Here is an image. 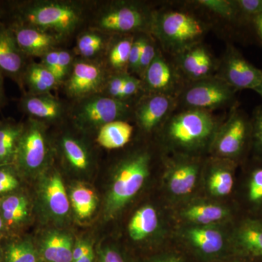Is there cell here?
Segmentation results:
<instances>
[{"mask_svg": "<svg viewBox=\"0 0 262 262\" xmlns=\"http://www.w3.org/2000/svg\"><path fill=\"white\" fill-rule=\"evenodd\" d=\"M74 245L70 233L53 229L42 234L37 248L43 262H72Z\"/></svg>", "mask_w": 262, "mask_h": 262, "instance_id": "44dd1931", "label": "cell"}, {"mask_svg": "<svg viewBox=\"0 0 262 262\" xmlns=\"http://www.w3.org/2000/svg\"><path fill=\"white\" fill-rule=\"evenodd\" d=\"M39 262H43V261H41V260H40V261H39Z\"/></svg>", "mask_w": 262, "mask_h": 262, "instance_id": "6f0895ef", "label": "cell"}, {"mask_svg": "<svg viewBox=\"0 0 262 262\" xmlns=\"http://www.w3.org/2000/svg\"><path fill=\"white\" fill-rule=\"evenodd\" d=\"M248 198L253 203L262 202V168L253 172L248 185Z\"/></svg>", "mask_w": 262, "mask_h": 262, "instance_id": "b9f144b4", "label": "cell"}, {"mask_svg": "<svg viewBox=\"0 0 262 262\" xmlns=\"http://www.w3.org/2000/svg\"><path fill=\"white\" fill-rule=\"evenodd\" d=\"M254 91H256L257 94H259L262 98V81L261 84H260L259 85H258V87L254 90Z\"/></svg>", "mask_w": 262, "mask_h": 262, "instance_id": "11a10c76", "label": "cell"}, {"mask_svg": "<svg viewBox=\"0 0 262 262\" xmlns=\"http://www.w3.org/2000/svg\"><path fill=\"white\" fill-rule=\"evenodd\" d=\"M129 74H111L108 77L102 94L110 97L120 100V94Z\"/></svg>", "mask_w": 262, "mask_h": 262, "instance_id": "ab89813d", "label": "cell"}, {"mask_svg": "<svg viewBox=\"0 0 262 262\" xmlns=\"http://www.w3.org/2000/svg\"><path fill=\"white\" fill-rule=\"evenodd\" d=\"M220 127L218 118L211 112L184 110L168 117L164 136L173 147L195 151L212 144Z\"/></svg>", "mask_w": 262, "mask_h": 262, "instance_id": "277c9868", "label": "cell"}, {"mask_svg": "<svg viewBox=\"0 0 262 262\" xmlns=\"http://www.w3.org/2000/svg\"><path fill=\"white\" fill-rule=\"evenodd\" d=\"M96 255L94 250L88 253L83 257L79 258L75 261L72 262H96Z\"/></svg>", "mask_w": 262, "mask_h": 262, "instance_id": "f907efd6", "label": "cell"}, {"mask_svg": "<svg viewBox=\"0 0 262 262\" xmlns=\"http://www.w3.org/2000/svg\"><path fill=\"white\" fill-rule=\"evenodd\" d=\"M134 127L125 120H117L103 125L98 129L96 141L107 149H117L128 144Z\"/></svg>", "mask_w": 262, "mask_h": 262, "instance_id": "83f0119b", "label": "cell"}, {"mask_svg": "<svg viewBox=\"0 0 262 262\" xmlns=\"http://www.w3.org/2000/svg\"><path fill=\"white\" fill-rule=\"evenodd\" d=\"M255 260L249 259V258H244V257H239V256H237V257H234L232 258V259H227L225 260V261L222 262H256Z\"/></svg>", "mask_w": 262, "mask_h": 262, "instance_id": "f5cc1de1", "label": "cell"}, {"mask_svg": "<svg viewBox=\"0 0 262 262\" xmlns=\"http://www.w3.org/2000/svg\"><path fill=\"white\" fill-rule=\"evenodd\" d=\"M5 231H7L6 227H5L4 221L0 215V234L5 232Z\"/></svg>", "mask_w": 262, "mask_h": 262, "instance_id": "db71d44e", "label": "cell"}, {"mask_svg": "<svg viewBox=\"0 0 262 262\" xmlns=\"http://www.w3.org/2000/svg\"><path fill=\"white\" fill-rule=\"evenodd\" d=\"M233 185V176L228 168L218 165L211 170L208 186L212 194L217 196L228 195L232 192Z\"/></svg>", "mask_w": 262, "mask_h": 262, "instance_id": "836d02e7", "label": "cell"}, {"mask_svg": "<svg viewBox=\"0 0 262 262\" xmlns=\"http://www.w3.org/2000/svg\"><path fill=\"white\" fill-rule=\"evenodd\" d=\"M24 122L0 120V167L13 165Z\"/></svg>", "mask_w": 262, "mask_h": 262, "instance_id": "4316f807", "label": "cell"}, {"mask_svg": "<svg viewBox=\"0 0 262 262\" xmlns=\"http://www.w3.org/2000/svg\"><path fill=\"white\" fill-rule=\"evenodd\" d=\"M250 127L245 114L233 106L212 142L215 154L227 159L239 156L244 149Z\"/></svg>", "mask_w": 262, "mask_h": 262, "instance_id": "4fadbf2b", "label": "cell"}, {"mask_svg": "<svg viewBox=\"0 0 262 262\" xmlns=\"http://www.w3.org/2000/svg\"><path fill=\"white\" fill-rule=\"evenodd\" d=\"M70 111L75 127L82 132L98 130L117 120H125L134 110L130 101H120L103 94L93 95L75 101Z\"/></svg>", "mask_w": 262, "mask_h": 262, "instance_id": "52a82bcc", "label": "cell"}, {"mask_svg": "<svg viewBox=\"0 0 262 262\" xmlns=\"http://www.w3.org/2000/svg\"><path fill=\"white\" fill-rule=\"evenodd\" d=\"M177 103V98L171 96L146 94L136 103L133 114L141 130L149 133L166 122Z\"/></svg>", "mask_w": 262, "mask_h": 262, "instance_id": "5bb4252c", "label": "cell"}, {"mask_svg": "<svg viewBox=\"0 0 262 262\" xmlns=\"http://www.w3.org/2000/svg\"><path fill=\"white\" fill-rule=\"evenodd\" d=\"M158 213L152 206L142 207L134 213L129 223L130 238L136 242L146 239L158 228Z\"/></svg>", "mask_w": 262, "mask_h": 262, "instance_id": "f546056e", "label": "cell"}, {"mask_svg": "<svg viewBox=\"0 0 262 262\" xmlns=\"http://www.w3.org/2000/svg\"><path fill=\"white\" fill-rule=\"evenodd\" d=\"M3 249L2 248L1 244H0V262L3 261Z\"/></svg>", "mask_w": 262, "mask_h": 262, "instance_id": "9f6ffc18", "label": "cell"}, {"mask_svg": "<svg viewBox=\"0 0 262 262\" xmlns=\"http://www.w3.org/2000/svg\"><path fill=\"white\" fill-rule=\"evenodd\" d=\"M143 91L142 81L140 78L129 74L126 82L120 96V101H130L131 98Z\"/></svg>", "mask_w": 262, "mask_h": 262, "instance_id": "7bdbcfd3", "label": "cell"}, {"mask_svg": "<svg viewBox=\"0 0 262 262\" xmlns=\"http://www.w3.org/2000/svg\"><path fill=\"white\" fill-rule=\"evenodd\" d=\"M215 76L236 91H254L261 84L262 70L251 64L234 46H228Z\"/></svg>", "mask_w": 262, "mask_h": 262, "instance_id": "8fae6325", "label": "cell"}, {"mask_svg": "<svg viewBox=\"0 0 262 262\" xmlns=\"http://www.w3.org/2000/svg\"><path fill=\"white\" fill-rule=\"evenodd\" d=\"M54 149L47 124L29 117L24 122L13 166L20 178H38L51 166Z\"/></svg>", "mask_w": 262, "mask_h": 262, "instance_id": "8992f818", "label": "cell"}, {"mask_svg": "<svg viewBox=\"0 0 262 262\" xmlns=\"http://www.w3.org/2000/svg\"><path fill=\"white\" fill-rule=\"evenodd\" d=\"M75 59V56L72 52L61 48L58 49V71L56 77L61 86H63V83L68 79Z\"/></svg>", "mask_w": 262, "mask_h": 262, "instance_id": "8d00e7d4", "label": "cell"}, {"mask_svg": "<svg viewBox=\"0 0 262 262\" xmlns=\"http://www.w3.org/2000/svg\"><path fill=\"white\" fill-rule=\"evenodd\" d=\"M19 104L22 112L29 117L46 124L61 122L67 114L63 101L51 94H31L25 92Z\"/></svg>", "mask_w": 262, "mask_h": 262, "instance_id": "d6986e66", "label": "cell"}, {"mask_svg": "<svg viewBox=\"0 0 262 262\" xmlns=\"http://www.w3.org/2000/svg\"><path fill=\"white\" fill-rule=\"evenodd\" d=\"M146 34H136L134 42H133L130 57H129L128 73L130 75H132V74H136L137 75L139 61H140Z\"/></svg>", "mask_w": 262, "mask_h": 262, "instance_id": "60d3db41", "label": "cell"}, {"mask_svg": "<svg viewBox=\"0 0 262 262\" xmlns=\"http://www.w3.org/2000/svg\"><path fill=\"white\" fill-rule=\"evenodd\" d=\"M224 207L211 203H201L189 206L183 213L184 218L198 225L206 226L220 222L227 216Z\"/></svg>", "mask_w": 262, "mask_h": 262, "instance_id": "d6a6232c", "label": "cell"}, {"mask_svg": "<svg viewBox=\"0 0 262 262\" xmlns=\"http://www.w3.org/2000/svg\"><path fill=\"white\" fill-rule=\"evenodd\" d=\"M146 262H189L185 256L177 253H165L156 255Z\"/></svg>", "mask_w": 262, "mask_h": 262, "instance_id": "7dc6e473", "label": "cell"}, {"mask_svg": "<svg viewBox=\"0 0 262 262\" xmlns=\"http://www.w3.org/2000/svg\"><path fill=\"white\" fill-rule=\"evenodd\" d=\"M7 98L4 87V76L0 72V110L6 104Z\"/></svg>", "mask_w": 262, "mask_h": 262, "instance_id": "681fc988", "label": "cell"}, {"mask_svg": "<svg viewBox=\"0 0 262 262\" xmlns=\"http://www.w3.org/2000/svg\"><path fill=\"white\" fill-rule=\"evenodd\" d=\"M110 75L103 61L77 57L68 79L63 84L66 94L77 101L102 94Z\"/></svg>", "mask_w": 262, "mask_h": 262, "instance_id": "30bf717a", "label": "cell"}, {"mask_svg": "<svg viewBox=\"0 0 262 262\" xmlns=\"http://www.w3.org/2000/svg\"><path fill=\"white\" fill-rule=\"evenodd\" d=\"M150 160L147 151H138L117 165L103 206L106 220L116 217L141 190L149 177Z\"/></svg>", "mask_w": 262, "mask_h": 262, "instance_id": "3957f363", "label": "cell"}, {"mask_svg": "<svg viewBox=\"0 0 262 262\" xmlns=\"http://www.w3.org/2000/svg\"><path fill=\"white\" fill-rule=\"evenodd\" d=\"M19 48L27 58H42L63 42L55 34L32 26L8 23Z\"/></svg>", "mask_w": 262, "mask_h": 262, "instance_id": "e0dca14e", "label": "cell"}, {"mask_svg": "<svg viewBox=\"0 0 262 262\" xmlns=\"http://www.w3.org/2000/svg\"><path fill=\"white\" fill-rule=\"evenodd\" d=\"M96 255V262H127L118 250L110 246L100 248Z\"/></svg>", "mask_w": 262, "mask_h": 262, "instance_id": "ee69618b", "label": "cell"}, {"mask_svg": "<svg viewBox=\"0 0 262 262\" xmlns=\"http://www.w3.org/2000/svg\"><path fill=\"white\" fill-rule=\"evenodd\" d=\"M241 20H251L262 14V0H236Z\"/></svg>", "mask_w": 262, "mask_h": 262, "instance_id": "f35d334b", "label": "cell"}, {"mask_svg": "<svg viewBox=\"0 0 262 262\" xmlns=\"http://www.w3.org/2000/svg\"><path fill=\"white\" fill-rule=\"evenodd\" d=\"M235 254L249 259H262V224L248 220L239 227L236 234Z\"/></svg>", "mask_w": 262, "mask_h": 262, "instance_id": "7402d4cb", "label": "cell"}, {"mask_svg": "<svg viewBox=\"0 0 262 262\" xmlns=\"http://www.w3.org/2000/svg\"><path fill=\"white\" fill-rule=\"evenodd\" d=\"M253 137L258 149L262 153V108H256L253 114L252 123Z\"/></svg>", "mask_w": 262, "mask_h": 262, "instance_id": "f6af8a7d", "label": "cell"}, {"mask_svg": "<svg viewBox=\"0 0 262 262\" xmlns=\"http://www.w3.org/2000/svg\"><path fill=\"white\" fill-rule=\"evenodd\" d=\"M38 178V211L46 222L63 225L70 218L71 205L61 173L51 166Z\"/></svg>", "mask_w": 262, "mask_h": 262, "instance_id": "9c48e42d", "label": "cell"}, {"mask_svg": "<svg viewBox=\"0 0 262 262\" xmlns=\"http://www.w3.org/2000/svg\"><path fill=\"white\" fill-rule=\"evenodd\" d=\"M194 3L224 20L233 22L239 20L236 0H198Z\"/></svg>", "mask_w": 262, "mask_h": 262, "instance_id": "e575fe53", "label": "cell"}, {"mask_svg": "<svg viewBox=\"0 0 262 262\" xmlns=\"http://www.w3.org/2000/svg\"><path fill=\"white\" fill-rule=\"evenodd\" d=\"M158 49L155 45V41L149 34H146L143 46L142 53L139 61V69H138L137 75L139 78H142L148 67L151 64L156 56Z\"/></svg>", "mask_w": 262, "mask_h": 262, "instance_id": "74e56055", "label": "cell"}, {"mask_svg": "<svg viewBox=\"0 0 262 262\" xmlns=\"http://www.w3.org/2000/svg\"><path fill=\"white\" fill-rule=\"evenodd\" d=\"M28 63V58L19 48L10 26L0 24V72L24 91L22 80Z\"/></svg>", "mask_w": 262, "mask_h": 262, "instance_id": "2e32d148", "label": "cell"}, {"mask_svg": "<svg viewBox=\"0 0 262 262\" xmlns=\"http://www.w3.org/2000/svg\"><path fill=\"white\" fill-rule=\"evenodd\" d=\"M93 250H94V248L89 241H86V239H79L74 245L72 261L83 257Z\"/></svg>", "mask_w": 262, "mask_h": 262, "instance_id": "bcb514c9", "label": "cell"}, {"mask_svg": "<svg viewBox=\"0 0 262 262\" xmlns=\"http://www.w3.org/2000/svg\"><path fill=\"white\" fill-rule=\"evenodd\" d=\"M70 205L79 220H86L91 216L97 207L96 193L91 188L82 184H77L71 189Z\"/></svg>", "mask_w": 262, "mask_h": 262, "instance_id": "4dcf8cb0", "label": "cell"}, {"mask_svg": "<svg viewBox=\"0 0 262 262\" xmlns=\"http://www.w3.org/2000/svg\"><path fill=\"white\" fill-rule=\"evenodd\" d=\"M136 35L112 36L103 62L110 74H129V57Z\"/></svg>", "mask_w": 262, "mask_h": 262, "instance_id": "cb8c5ba5", "label": "cell"}, {"mask_svg": "<svg viewBox=\"0 0 262 262\" xmlns=\"http://www.w3.org/2000/svg\"><path fill=\"white\" fill-rule=\"evenodd\" d=\"M20 178L13 165L0 167V198L17 192Z\"/></svg>", "mask_w": 262, "mask_h": 262, "instance_id": "d590c367", "label": "cell"}, {"mask_svg": "<svg viewBox=\"0 0 262 262\" xmlns=\"http://www.w3.org/2000/svg\"><path fill=\"white\" fill-rule=\"evenodd\" d=\"M207 31V24L193 13L166 10L154 11L149 34L164 51L177 56L201 43Z\"/></svg>", "mask_w": 262, "mask_h": 262, "instance_id": "7a4b0ae2", "label": "cell"}, {"mask_svg": "<svg viewBox=\"0 0 262 262\" xmlns=\"http://www.w3.org/2000/svg\"><path fill=\"white\" fill-rule=\"evenodd\" d=\"M175 58L176 67L188 82L213 77L218 70L219 61L203 42L192 46Z\"/></svg>", "mask_w": 262, "mask_h": 262, "instance_id": "9a60e30c", "label": "cell"}, {"mask_svg": "<svg viewBox=\"0 0 262 262\" xmlns=\"http://www.w3.org/2000/svg\"><path fill=\"white\" fill-rule=\"evenodd\" d=\"M3 249L2 262H39L37 246L30 238H20L10 241Z\"/></svg>", "mask_w": 262, "mask_h": 262, "instance_id": "1f68e13d", "label": "cell"}, {"mask_svg": "<svg viewBox=\"0 0 262 262\" xmlns=\"http://www.w3.org/2000/svg\"><path fill=\"white\" fill-rule=\"evenodd\" d=\"M57 150L66 167L74 173L85 177L93 170L92 151L79 136L70 133L62 134L57 141Z\"/></svg>", "mask_w": 262, "mask_h": 262, "instance_id": "ac0fdd59", "label": "cell"}, {"mask_svg": "<svg viewBox=\"0 0 262 262\" xmlns=\"http://www.w3.org/2000/svg\"><path fill=\"white\" fill-rule=\"evenodd\" d=\"M86 3L70 0H32L8 3L9 23L32 26L64 42L87 18Z\"/></svg>", "mask_w": 262, "mask_h": 262, "instance_id": "6da1fadb", "label": "cell"}, {"mask_svg": "<svg viewBox=\"0 0 262 262\" xmlns=\"http://www.w3.org/2000/svg\"><path fill=\"white\" fill-rule=\"evenodd\" d=\"M6 15H8V3L0 1V24L5 23L3 19Z\"/></svg>", "mask_w": 262, "mask_h": 262, "instance_id": "816d5d0a", "label": "cell"}, {"mask_svg": "<svg viewBox=\"0 0 262 262\" xmlns=\"http://www.w3.org/2000/svg\"><path fill=\"white\" fill-rule=\"evenodd\" d=\"M188 241L196 256L204 262H222L226 256L225 241L220 230L207 226L187 230Z\"/></svg>", "mask_w": 262, "mask_h": 262, "instance_id": "ffe728a7", "label": "cell"}, {"mask_svg": "<svg viewBox=\"0 0 262 262\" xmlns=\"http://www.w3.org/2000/svg\"><path fill=\"white\" fill-rule=\"evenodd\" d=\"M24 89L31 94H51V91L61 86L51 71L42 63L29 62L23 75Z\"/></svg>", "mask_w": 262, "mask_h": 262, "instance_id": "d4e9b609", "label": "cell"}, {"mask_svg": "<svg viewBox=\"0 0 262 262\" xmlns=\"http://www.w3.org/2000/svg\"><path fill=\"white\" fill-rule=\"evenodd\" d=\"M176 65L158 50L156 56L141 79L146 94H163L177 98L185 84Z\"/></svg>", "mask_w": 262, "mask_h": 262, "instance_id": "7c38bea8", "label": "cell"}, {"mask_svg": "<svg viewBox=\"0 0 262 262\" xmlns=\"http://www.w3.org/2000/svg\"><path fill=\"white\" fill-rule=\"evenodd\" d=\"M153 13L140 2H108L96 10L90 28L110 36L149 34Z\"/></svg>", "mask_w": 262, "mask_h": 262, "instance_id": "5b68a950", "label": "cell"}, {"mask_svg": "<svg viewBox=\"0 0 262 262\" xmlns=\"http://www.w3.org/2000/svg\"><path fill=\"white\" fill-rule=\"evenodd\" d=\"M111 38L108 34L90 28L77 37L75 53L79 58L97 59L98 56L106 52Z\"/></svg>", "mask_w": 262, "mask_h": 262, "instance_id": "f1b7e54d", "label": "cell"}, {"mask_svg": "<svg viewBox=\"0 0 262 262\" xmlns=\"http://www.w3.org/2000/svg\"><path fill=\"white\" fill-rule=\"evenodd\" d=\"M253 24L256 32L257 33L258 37L262 42V14L256 15L251 20Z\"/></svg>", "mask_w": 262, "mask_h": 262, "instance_id": "c3c4849f", "label": "cell"}, {"mask_svg": "<svg viewBox=\"0 0 262 262\" xmlns=\"http://www.w3.org/2000/svg\"><path fill=\"white\" fill-rule=\"evenodd\" d=\"M236 90L225 81L213 76L185 84L177 98L186 110L211 112L233 106Z\"/></svg>", "mask_w": 262, "mask_h": 262, "instance_id": "ba28073f", "label": "cell"}, {"mask_svg": "<svg viewBox=\"0 0 262 262\" xmlns=\"http://www.w3.org/2000/svg\"><path fill=\"white\" fill-rule=\"evenodd\" d=\"M0 215L7 231L18 229L25 225L30 215L28 198L18 192L0 198Z\"/></svg>", "mask_w": 262, "mask_h": 262, "instance_id": "603a6c76", "label": "cell"}, {"mask_svg": "<svg viewBox=\"0 0 262 262\" xmlns=\"http://www.w3.org/2000/svg\"><path fill=\"white\" fill-rule=\"evenodd\" d=\"M199 174V165L192 161L181 162L170 170L168 187L174 195L185 196L192 192Z\"/></svg>", "mask_w": 262, "mask_h": 262, "instance_id": "484cf974", "label": "cell"}]
</instances>
